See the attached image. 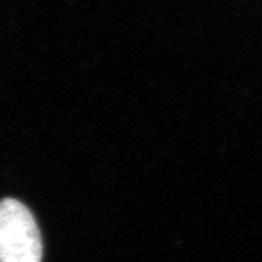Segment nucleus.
<instances>
[{
	"mask_svg": "<svg viewBox=\"0 0 262 262\" xmlns=\"http://www.w3.org/2000/svg\"><path fill=\"white\" fill-rule=\"evenodd\" d=\"M43 244L31 210L17 200L0 201V262H41Z\"/></svg>",
	"mask_w": 262,
	"mask_h": 262,
	"instance_id": "nucleus-1",
	"label": "nucleus"
}]
</instances>
